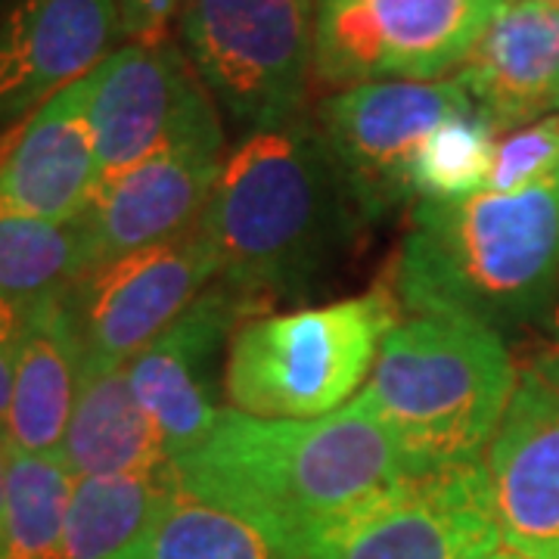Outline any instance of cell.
Masks as SVG:
<instances>
[{
  "label": "cell",
  "mask_w": 559,
  "mask_h": 559,
  "mask_svg": "<svg viewBox=\"0 0 559 559\" xmlns=\"http://www.w3.org/2000/svg\"><path fill=\"white\" fill-rule=\"evenodd\" d=\"M485 460L407 473L323 522L305 559H481L500 547Z\"/></svg>",
  "instance_id": "cell-7"
},
{
  "label": "cell",
  "mask_w": 559,
  "mask_h": 559,
  "mask_svg": "<svg viewBox=\"0 0 559 559\" xmlns=\"http://www.w3.org/2000/svg\"><path fill=\"white\" fill-rule=\"evenodd\" d=\"M500 333L473 320L411 314L385 336L358 399L380 417L411 473L485 457L516 389Z\"/></svg>",
  "instance_id": "cell-4"
},
{
  "label": "cell",
  "mask_w": 559,
  "mask_h": 559,
  "mask_svg": "<svg viewBox=\"0 0 559 559\" xmlns=\"http://www.w3.org/2000/svg\"><path fill=\"white\" fill-rule=\"evenodd\" d=\"M97 252L84 221H38L0 212V299L38 305L75 289Z\"/></svg>",
  "instance_id": "cell-22"
},
{
  "label": "cell",
  "mask_w": 559,
  "mask_h": 559,
  "mask_svg": "<svg viewBox=\"0 0 559 559\" xmlns=\"http://www.w3.org/2000/svg\"><path fill=\"white\" fill-rule=\"evenodd\" d=\"M498 131L476 106L463 109L426 138L411 168L417 200H466L488 190Z\"/></svg>",
  "instance_id": "cell-24"
},
{
  "label": "cell",
  "mask_w": 559,
  "mask_h": 559,
  "mask_svg": "<svg viewBox=\"0 0 559 559\" xmlns=\"http://www.w3.org/2000/svg\"><path fill=\"white\" fill-rule=\"evenodd\" d=\"M370 224L320 128L296 119L249 131L224 156L202 237L218 283L264 314L330 286Z\"/></svg>",
  "instance_id": "cell-1"
},
{
  "label": "cell",
  "mask_w": 559,
  "mask_h": 559,
  "mask_svg": "<svg viewBox=\"0 0 559 559\" xmlns=\"http://www.w3.org/2000/svg\"><path fill=\"white\" fill-rule=\"evenodd\" d=\"M224 150L171 146L103 180L81 215L97 264L197 234L218 187Z\"/></svg>",
  "instance_id": "cell-15"
},
{
  "label": "cell",
  "mask_w": 559,
  "mask_h": 559,
  "mask_svg": "<svg viewBox=\"0 0 559 559\" xmlns=\"http://www.w3.org/2000/svg\"><path fill=\"white\" fill-rule=\"evenodd\" d=\"M183 0H116L124 38L165 40Z\"/></svg>",
  "instance_id": "cell-27"
},
{
  "label": "cell",
  "mask_w": 559,
  "mask_h": 559,
  "mask_svg": "<svg viewBox=\"0 0 559 559\" xmlns=\"http://www.w3.org/2000/svg\"><path fill=\"white\" fill-rule=\"evenodd\" d=\"M249 318L261 314L215 280L187 314L128 364L140 407L156 423L175 463L200 448L221 417L230 340Z\"/></svg>",
  "instance_id": "cell-12"
},
{
  "label": "cell",
  "mask_w": 559,
  "mask_h": 559,
  "mask_svg": "<svg viewBox=\"0 0 559 559\" xmlns=\"http://www.w3.org/2000/svg\"><path fill=\"white\" fill-rule=\"evenodd\" d=\"M60 460L72 479H116L171 466L156 423L140 407L128 367L81 377Z\"/></svg>",
  "instance_id": "cell-19"
},
{
  "label": "cell",
  "mask_w": 559,
  "mask_h": 559,
  "mask_svg": "<svg viewBox=\"0 0 559 559\" xmlns=\"http://www.w3.org/2000/svg\"><path fill=\"white\" fill-rule=\"evenodd\" d=\"M81 377L84 352L69 293L32 305L3 426L13 451L35 457L60 454Z\"/></svg>",
  "instance_id": "cell-18"
},
{
  "label": "cell",
  "mask_w": 559,
  "mask_h": 559,
  "mask_svg": "<svg viewBox=\"0 0 559 559\" xmlns=\"http://www.w3.org/2000/svg\"><path fill=\"white\" fill-rule=\"evenodd\" d=\"M84 91L103 180L171 146L227 150L212 91L171 38L124 44L84 79Z\"/></svg>",
  "instance_id": "cell-8"
},
{
  "label": "cell",
  "mask_w": 559,
  "mask_h": 559,
  "mask_svg": "<svg viewBox=\"0 0 559 559\" xmlns=\"http://www.w3.org/2000/svg\"><path fill=\"white\" fill-rule=\"evenodd\" d=\"M175 469L187 491L261 520L301 550L323 522L411 473L360 399L318 419H264L224 407Z\"/></svg>",
  "instance_id": "cell-2"
},
{
  "label": "cell",
  "mask_w": 559,
  "mask_h": 559,
  "mask_svg": "<svg viewBox=\"0 0 559 559\" xmlns=\"http://www.w3.org/2000/svg\"><path fill=\"white\" fill-rule=\"evenodd\" d=\"M481 3H485V10H488V13L495 16L500 7H507V3H513V0H481Z\"/></svg>",
  "instance_id": "cell-31"
},
{
  "label": "cell",
  "mask_w": 559,
  "mask_h": 559,
  "mask_svg": "<svg viewBox=\"0 0 559 559\" xmlns=\"http://www.w3.org/2000/svg\"><path fill=\"white\" fill-rule=\"evenodd\" d=\"M481 559H535V557H525V554H520V550H513V547L500 544V547H495L491 554H485Z\"/></svg>",
  "instance_id": "cell-30"
},
{
  "label": "cell",
  "mask_w": 559,
  "mask_h": 559,
  "mask_svg": "<svg viewBox=\"0 0 559 559\" xmlns=\"http://www.w3.org/2000/svg\"><path fill=\"white\" fill-rule=\"evenodd\" d=\"M469 106L460 79L370 81L320 103V134L367 215L380 221L414 197L411 168L426 138Z\"/></svg>",
  "instance_id": "cell-11"
},
{
  "label": "cell",
  "mask_w": 559,
  "mask_h": 559,
  "mask_svg": "<svg viewBox=\"0 0 559 559\" xmlns=\"http://www.w3.org/2000/svg\"><path fill=\"white\" fill-rule=\"evenodd\" d=\"M84 79L0 134V212L79 221L100 187Z\"/></svg>",
  "instance_id": "cell-16"
},
{
  "label": "cell",
  "mask_w": 559,
  "mask_h": 559,
  "mask_svg": "<svg viewBox=\"0 0 559 559\" xmlns=\"http://www.w3.org/2000/svg\"><path fill=\"white\" fill-rule=\"evenodd\" d=\"M178 488L175 463L140 476L75 479L62 559H116L150 528Z\"/></svg>",
  "instance_id": "cell-21"
},
{
  "label": "cell",
  "mask_w": 559,
  "mask_h": 559,
  "mask_svg": "<svg viewBox=\"0 0 559 559\" xmlns=\"http://www.w3.org/2000/svg\"><path fill=\"white\" fill-rule=\"evenodd\" d=\"M10 441H7V432L0 429V528H3V510H7V485H10Z\"/></svg>",
  "instance_id": "cell-28"
},
{
  "label": "cell",
  "mask_w": 559,
  "mask_h": 559,
  "mask_svg": "<svg viewBox=\"0 0 559 559\" xmlns=\"http://www.w3.org/2000/svg\"><path fill=\"white\" fill-rule=\"evenodd\" d=\"M392 283L352 299L249 318L230 340L227 407L264 419H318L345 407L399 323Z\"/></svg>",
  "instance_id": "cell-5"
},
{
  "label": "cell",
  "mask_w": 559,
  "mask_h": 559,
  "mask_svg": "<svg viewBox=\"0 0 559 559\" xmlns=\"http://www.w3.org/2000/svg\"><path fill=\"white\" fill-rule=\"evenodd\" d=\"M559 280V175L513 193L417 200L392 289L407 314L538 326Z\"/></svg>",
  "instance_id": "cell-3"
},
{
  "label": "cell",
  "mask_w": 559,
  "mask_h": 559,
  "mask_svg": "<svg viewBox=\"0 0 559 559\" xmlns=\"http://www.w3.org/2000/svg\"><path fill=\"white\" fill-rule=\"evenodd\" d=\"M491 13L481 0H314V75L330 87L439 81Z\"/></svg>",
  "instance_id": "cell-9"
},
{
  "label": "cell",
  "mask_w": 559,
  "mask_h": 559,
  "mask_svg": "<svg viewBox=\"0 0 559 559\" xmlns=\"http://www.w3.org/2000/svg\"><path fill=\"white\" fill-rule=\"evenodd\" d=\"M72 485L75 479L60 454H10L0 559H62Z\"/></svg>",
  "instance_id": "cell-23"
},
{
  "label": "cell",
  "mask_w": 559,
  "mask_h": 559,
  "mask_svg": "<svg viewBox=\"0 0 559 559\" xmlns=\"http://www.w3.org/2000/svg\"><path fill=\"white\" fill-rule=\"evenodd\" d=\"M28 314H32L28 305L0 299V429L7 426V411H10V395H13V377H16V360H20L22 340H25V330H28Z\"/></svg>",
  "instance_id": "cell-26"
},
{
  "label": "cell",
  "mask_w": 559,
  "mask_h": 559,
  "mask_svg": "<svg viewBox=\"0 0 559 559\" xmlns=\"http://www.w3.org/2000/svg\"><path fill=\"white\" fill-rule=\"evenodd\" d=\"M187 57L234 119L261 131L299 119L314 69V0H183Z\"/></svg>",
  "instance_id": "cell-6"
},
{
  "label": "cell",
  "mask_w": 559,
  "mask_h": 559,
  "mask_svg": "<svg viewBox=\"0 0 559 559\" xmlns=\"http://www.w3.org/2000/svg\"><path fill=\"white\" fill-rule=\"evenodd\" d=\"M457 79L498 134L559 116V7L535 0L500 7Z\"/></svg>",
  "instance_id": "cell-17"
},
{
  "label": "cell",
  "mask_w": 559,
  "mask_h": 559,
  "mask_svg": "<svg viewBox=\"0 0 559 559\" xmlns=\"http://www.w3.org/2000/svg\"><path fill=\"white\" fill-rule=\"evenodd\" d=\"M554 175H559V116H547L498 138L488 190L513 193Z\"/></svg>",
  "instance_id": "cell-25"
},
{
  "label": "cell",
  "mask_w": 559,
  "mask_h": 559,
  "mask_svg": "<svg viewBox=\"0 0 559 559\" xmlns=\"http://www.w3.org/2000/svg\"><path fill=\"white\" fill-rule=\"evenodd\" d=\"M215 280L218 261L202 227L178 242L94 264L69 293L84 373L128 367Z\"/></svg>",
  "instance_id": "cell-10"
},
{
  "label": "cell",
  "mask_w": 559,
  "mask_h": 559,
  "mask_svg": "<svg viewBox=\"0 0 559 559\" xmlns=\"http://www.w3.org/2000/svg\"><path fill=\"white\" fill-rule=\"evenodd\" d=\"M481 460L503 544L559 559V345L522 367Z\"/></svg>",
  "instance_id": "cell-13"
},
{
  "label": "cell",
  "mask_w": 559,
  "mask_h": 559,
  "mask_svg": "<svg viewBox=\"0 0 559 559\" xmlns=\"http://www.w3.org/2000/svg\"><path fill=\"white\" fill-rule=\"evenodd\" d=\"M121 35L116 0H13L0 10V134L87 79Z\"/></svg>",
  "instance_id": "cell-14"
},
{
  "label": "cell",
  "mask_w": 559,
  "mask_h": 559,
  "mask_svg": "<svg viewBox=\"0 0 559 559\" xmlns=\"http://www.w3.org/2000/svg\"><path fill=\"white\" fill-rule=\"evenodd\" d=\"M535 3H544V7H559V0H535Z\"/></svg>",
  "instance_id": "cell-32"
},
{
  "label": "cell",
  "mask_w": 559,
  "mask_h": 559,
  "mask_svg": "<svg viewBox=\"0 0 559 559\" xmlns=\"http://www.w3.org/2000/svg\"><path fill=\"white\" fill-rule=\"evenodd\" d=\"M116 559H305L283 532L180 485L128 550Z\"/></svg>",
  "instance_id": "cell-20"
},
{
  "label": "cell",
  "mask_w": 559,
  "mask_h": 559,
  "mask_svg": "<svg viewBox=\"0 0 559 559\" xmlns=\"http://www.w3.org/2000/svg\"><path fill=\"white\" fill-rule=\"evenodd\" d=\"M540 330H544V333L559 345V280H557V289H554V299H550V308H547L544 323H540Z\"/></svg>",
  "instance_id": "cell-29"
}]
</instances>
